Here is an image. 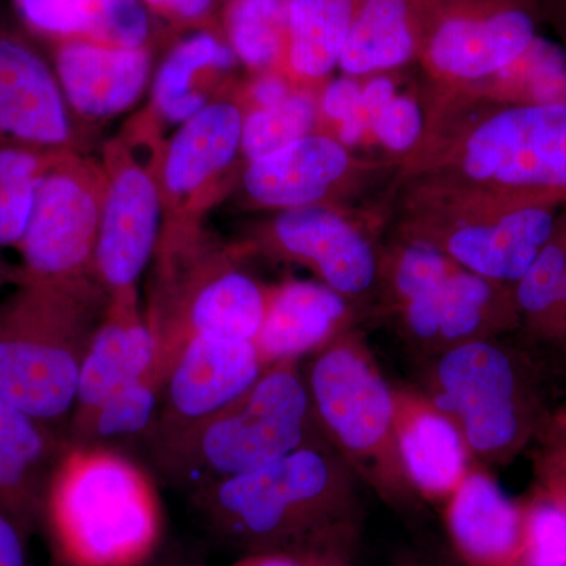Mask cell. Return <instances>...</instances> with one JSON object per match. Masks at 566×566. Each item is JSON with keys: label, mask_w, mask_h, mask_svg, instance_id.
<instances>
[{"label": "cell", "mask_w": 566, "mask_h": 566, "mask_svg": "<svg viewBox=\"0 0 566 566\" xmlns=\"http://www.w3.org/2000/svg\"><path fill=\"white\" fill-rule=\"evenodd\" d=\"M439 99L422 144L401 159L400 200L506 208L509 192L566 191V106L495 107L469 92Z\"/></svg>", "instance_id": "obj_1"}, {"label": "cell", "mask_w": 566, "mask_h": 566, "mask_svg": "<svg viewBox=\"0 0 566 566\" xmlns=\"http://www.w3.org/2000/svg\"><path fill=\"white\" fill-rule=\"evenodd\" d=\"M363 485L324 442L188 497L208 535L240 557L281 554L311 566H346L363 532Z\"/></svg>", "instance_id": "obj_2"}, {"label": "cell", "mask_w": 566, "mask_h": 566, "mask_svg": "<svg viewBox=\"0 0 566 566\" xmlns=\"http://www.w3.org/2000/svg\"><path fill=\"white\" fill-rule=\"evenodd\" d=\"M107 304L96 281L11 286L0 297V398L69 433L82 359Z\"/></svg>", "instance_id": "obj_3"}, {"label": "cell", "mask_w": 566, "mask_h": 566, "mask_svg": "<svg viewBox=\"0 0 566 566\" xmlns=\"http://www.w3.org/2000/svg\"><path fill=\"white\" fill-rule=\"evenodd\" d=\"M43 526L69 566H144L161 542V504L147 472L120 450L71 444Z\"/></svg>", "instance_id": "obj_4"}, {"label": "cell", "mask_w": 566, "mask_h": 566, "mask_svg": "<svg viewBox=\"0 0 566 566\" xmlns=\"http://www.w3.org/2000/svg\"><path fill=\"white\" fill-rule=\"evenodd\" d=\"M327 442L300 363L271 365L238 400L150 447L161 474L191 495Z\"/></svg>", "instance_id": "obj_5"}, {"label": "cell", "mask_w": 566, "mask_h": 566, "mask_svg": "<svg viewBox=\"0 0 566 566\" xmlns=\"http://www.w3.org/2000/svg\"><path fill=\"white\" fill-rule=\"evenodd\" d=\"M147 319L164 374L192 337L253 342L262 327L268 289L238 266V251L200 222L163 226Z\"/></svg>", "instance_id": "obj_6"}, {"label": "cell", "mask_w": 566, "mask_h": 566, "mask_svg": "<svg viewBox=\"0 0 566 566\" xmlns=\"http://www.w3.org/2000/svg\"><path fill=\"white\" fill-rule=\"evenodd\" d=\"M424 363L417 389L455 423L472 458L509 463L542 433L549 417L542 367L527 352L495 337Z\"/></svg>", "instance_id": "obj_7"}, {"label": "cell", "mask_w": 566, "mask_h": 566, "mask_svg": "<svg viewBox=\"0 0 566 566\" xmlns=\"http://www.w3.org/2000/svg\"><path fill=\"white\" fill-rule=\"evenodd\" d=\"M303 376L316 420L335 452L387 504L415 506L420 495L398 453L394 387L364 342L348 331L308 357Z\"/></svg>", "instance_id": "obj_8"}, {"label": "cell", "mask_w": 566, "mask_h": 566, "mask_svg": "<svg viewBox=\"0 0 566 566\" xmlns=\"http://www.w3.org/2000/svg\"><path fill=\"white\" fill-rule=\"evenodd\" d=\"M106 189L103 161L63 153L40 182L18 248L25 277L62 285L96 281L93 264Z\"/></svg>", "instance_id": "obj_9"}, {"label": "cell", "mask_w": 566, "mask_h": 566, "mask_svg": "<svg viewBox=\"0 0 566 566\" xmlns=\"http://www.w3.org/2000/svg\"><path fill=\"white\" fill-rule=\"evenodd\" d=\"M556 233L542 207L460 208L400 202L398 237L422 241L469 273L515 285Z\"/></svg>", "instance_id": "obj_10"}, {"label": "cell", "mask_w": 566, "mask_h": 566, "mask_svg": "<svg viewBox=\"0 0 566 566\" xmlns=\"http://www.w3.org/2000/svg\"><path fill=\"white\" fill-rule=\"evenodd\" d=\"M159 145L147 159L136 150L134 134L104 148L107 189L93 270L109 297L139 292L137 285L158 248L164 226Z\"/></svg>", "instance_id": "obj_11"}, {"label": "cell", "mask_w": 566, "mask_h": 566, "mask_svg": "<svg viewBox=\"0 0 566 566\" xmlns=\"http://www.w3.org/2000/svg\"><path fill=\"white\" fill-rule=\"evenodd\" d=\"M535 36L531 14L506 0H427L419 61L444 93L464 91L515 62Z\"/></svg>", "instance_id": "obj_12"}, {"label": "cell", "mask_w": 566, "mask_h": 566, "mask_svg": "<svg viewBox=\"0 0 566 566\" xmlns=\"http://www.w3.org/2000/svg\"><path fill=\"white\" fill-rule=\"evenodd\" d=\"M253 243L266 255L307 268L356 308L378 294L381 252L333 205L277 211Z\"/></svg>", "instance_id": "obj_13"}, {"label": "cell", "mask_w": 566, "mask_h": 566, "mask_svg": "<svg viewBox=\"0 0 566 566\" xmlns=\"http://www.w3.org/2000/svg\"><path fill=\"white\" fill-rule=\"evenodd\" d=\"M244 107L222 96L178 126L159 145L164 222H199L241 155Z\"/></svg>", "instance_id": "obj_14"}, {"label": "cell", "mask_w": 566, "mask_h": 566, "mask_svg": "<svg viewBox=\"0 0 566 566\" xmlns=\"http://www.w3.org/2000/svg\"><path fill=\"white\" fill-rule=\"evenodd\" d=\"M510 285L453 268L397 305L405 340L424 360L469 342L499 337L517 315Z\"/></svg>", "instance_id": "obj_15"}, {"label": "cell", "mask_w": 566, "mask_h": 566, "mask_svg": "<svg viewBox=\"0 0 566 566\" xmlns=\"http://www.w3.org/2000/svg\"><path fill=\"white\" fill-rule=\"evenodd\" d=\"M253 342L192 337L177 353L166 382L150 447L214 416L263 374Z\"/></svg>", "instance_id": "obj_16"}, {"label": "cell", "mask_w": 566, "mask_h": 566, "mask_svg": "<svg viewBox=\"0 0 566 566\" xmlns=\"http://www.w3.org/2000/svg\"><path fill=\"white\" fill-rule=\"evenodd\" d=\"M365 164L333 134L315 132L289 147L249 163L241 175L245 200L266 210L333 205L352 191Z\"/></svg>", "instance_id": "obj_17"}, {"label": "cell", "mask_w": 566, "mask_h": 566, "mask_svg": "<svg viewBox=\"0 0 566 566\" xmlns=\"http://www.w3.org/2000/svg\"><path fill=\"white\" fill-rule=\"evenodd\" d=\"M6 142L80 151L55 71L20 33L0 22V144Z\"/></svg>", "instance_id": "obj_18"}, {"label": "cell", "mask_w": 566, "mask_h": 566, "mask_svg": "<svg viewBox=\"0 0 566 566\" xmlns=\"http://www.w3.org/2000/svg\"><path fill=\"white\" fill-rule=\"evenodd\" d=\"M156 363V338L139 292L111 296L80 370L71 428L84 423L112 395L139 381Z\"/></svg>", "instance_id": "obj_19"}, {"label": "cell", "mask_w": 566, "mask_h": 566, "mask_svg": "<svg viewBox=\"0 0 566 566\" xmlns=\"http://www.w3.org/2000/svg\"><path fill=\"white\" fill-rule=\"evenodd\" d=\"M54 71L71 114L88 122L117 117L139 102L151 76L148 46L59 41Z\"/></svg>", "instance_id": "obj_20"}, {"label": "cell", "mask_w": 566, "mask_h": 566, "mask_svg": "<svg viewBox=\"0 0 566 566\" xmlns=\"http://www.w3.org/2000/svg\"><path fill=\"white\" fill-rule=\"evenodd\" d=\"M70 446L66 431L0 398V513L28 538L43 526L52 476Z\"/></svg>", "instance_id": "obj_21"}, {"label": "cell", "mask_w": 566, "mask_h": 566, "mask_svg": "<svg viewBox=\"0 0 566 566\" xmlns=\"http://www.w3.org/2000/svg\"><path fill=\"white\" fill-rule=\"evenodd\" d=\"M357 308L318 281H285L268 289L266 311L255 338L264 367L300 363L348 333Z\"/></svg>", "instance_id": "obj_22"}, {"label": "cell", "mask_w": 566, "mask_h": 566, "mask_svg": "<svg viewBox=\"0 0 566 566\" xmlns=\"http://www.w3.org/2000/svg\"><path fill=\"white\" fill-rule=\"evenodd\" d=\"M395 434L409 483L423 499H449L472 468L455 423L419 389L394 387Z\"/></svg>", "instance_id": "obj_23"}, {"label": "cell", "mask_w": 566, "mask_h": 566, "mask_svg": "<svg viewBox=\"0 0 566 566\" xmlns=\"http://www.w3.org/2000/svg\"><path fill=\"white\" fill-rule=\"evenodd\" d=\"M447 527L469 566H516L523 553V506L485 469L472 465L447 499Z\"/></svg>", "instance_id": "obj_24"}, {"label": "cell", "mask_w": 566, "mask_h": 566, "mask_svg": "<svg viewBox=\"0 0 566 566\" xmlns=\"http://www.w3.org/2000/svg\"><path fill=\"white\" fill-rule=\"evenodd\" d=\"M237 55L226 40L199 32L178 43L164 59L151 87V115L181 125L214 99L222 82L237 69Z\"/></svg>", "instance_id": "obj_25"}, {"label": "cell", "mask_w": 566, "mask_h": 566, "mask_svg": "<svg viewBox=\"0 0 566 566\" xmlns=\"http://www.w3.org/2000/svg\"><path fill=\"white\" fill-rule=\"evenodd\" d=\"M427 0H363L342 51L345 76L385 74L419 59Z\"/></svg>", "instance_id": "obj_26"}, {"label": "cell", "mask_w": 566, "mask_h": 566, "mask_svg": "<svg viewBox=\"0 0 566 566\" xmlns=\"http://www.w3.org/2000/svg\"><path fill=\"white\" fill-rule=\"evenodd\" d=\"M33 31L57 41L147 46L151 21L142 0H17Z\"/></svg>", "instance_id": "obj_27"}, {"label": "cell", "mask_w": 566, "mask_h": 566, "mask_svg": "<svg viewBox=\"0 0 566 566\" xmlns=\"http://www.w3.org/2000/svg\"><path fill=\"white\" fill-rule=\"evenodd\" d=\"M363 0H289L283 73L294 84L326 80L340 62Z\"/></svg>", "instance_id": "obj_28"}, {"label": "cell", "mask_w": 566, "mask_h": 566, "mask_svg": "<svg viewBox=\"0 0 566 566\" xmlns=\"http://www.w3.org/2000/svg\"><path fill=\"white\" fill-rule=\"evenodd\" d=\"M427 117L412 96L398 95L392 77H365L359 104L352 117L337 128L338 139L357 147L374 137L385 150L401 159L422 144Z\"/></svg>", "instance_id": "obj_29"}, {"label": "cell", "mask_w": 566, "mask_h": 566, "mask_svg": "<svg viewBox=\"0 0 566 566\" xmlns=\"http://www.w3.org/2000/svg\"><path fill=\"white\" fill-rule=\"evenodd\" d=\"M164 382L166 376L153 365L148 375L112 395L84 423L71 428V444L114 449L118 441H150L161 408Z\"/></svg>", "instance_id": "obj_30"}, {"label": "cell", "mask_w": 566, "mask_h": 566, "mask_svg": "<svg viewBox=\"0 0 566 566\" xmlns=\"http://www.w3.org/2000/svg\"><path fill=\"white\" fill-rule=\"evenodd\" d=\"M493 102L566 106V55L557 44L535 36L527 50L495 76L464 91Z\"/></svg>", "instance_id": "obj_31"}, {"label": "cell", "mask_w": 566, "mask_h": 566, "mask_svg": "<svg viewBox=\"0 0 566 566\" xmlns=\"http://www.w3.org/2000/svg\"><path fill=\"white\" fill-rule=\"evenodd\" d=\"M517 315L532 334L566 346V243L551 238L513 285Z\"/></svg>", "instance_id": "obj_32"}, {"label": "cell", "mask_w": 566, "mask_h": 566, "mask_svg": "<svg viewBox=\"0 0 566 566\" xmlns=\"http://www.w3.org/2000/svg\"><path fill=\"white\" fill-rule=\"evenodd\" d=\"M223 28L227 43L249 70L283 71L289 0H229Z\"/></svg>", "instance_id": "obj_33"}, {"label": "cell", "mask_w": 566, "mask_h": 566, "mask_svg": "<svg viewBox=\"0 0 566 566\" xmlns=\"http://www.w3.org/2000/svg\"><path fill=\"white\" fill-rule=\"evenodd\" d=\"M63 153L17 142L0 144V248H20L40 182Z\"/></svg>", "instance_id": "obj_34"}, {"label": "cell", "mask_w": 566, "mask_h": 566, "mask_svg": "<svg viewBox=\"0 0 566 566\" xmlns=\"http://www.w3.org/2000/svg\"><path fill=\"white\" fill-rule=\"evenodd\" d=\"M318 125V96L300 87L277 106L244 111L241 155L248 164L259 161L315 133Z\"/></svg>", "instance_id": "obj_35"}, {"label": "cell", "mask_w": 566, "mask_h": 566, "mask_svg": "<svg viewBox=\"0 0 566 566\" xmlns=\"http://www.w3.org/2000/svg\"><path fill=\"white\" fill-rule=\"evenodd\" d=\"M517 566H566V512L543 491L523 506Z\"/></svg>", "instance_id": "obj_36"}, {"label": "cell", "mask_w": 566, "mask_h": 566, "mask_svg": "<svg viewBox=\"0 0 566 566\" xmlns=\"http://www.w3.org/2000/svg\"><path fill=\"white\" fill-rule=\"evenodd\" d=\"M363 85L364 80L345 74L327 82L318 96L319 122L326 120L335 129L348 120L359 104Z\"/></svg>", "instance_id": "obj_37"}, {"label": "cell", "mask_w": 566, "mask_h": 566, "mask_svg": "<svg viewBox=\"0 0 566 566\" xmlns=\"http://www.w3.org/2000/svg\"><path fill=\"white\" fill-rule=\"evenodd\" d=\"M293 84L294 82L281 70L264 71L249 82L243 95L238 99L243 104L244 111L277 106L300 88Z\"/></svg>", "instance_id": "obj_38"}, {"label": "cell", "mask_w": 566, "mask_h": 566, "mask_svg": "<svg viewBox=\"0 0 566 566\" xmlns=\"http://www.w3.org/2000/svg\"><path fill=\"white\" fill-rule=\"evenodd\" d=\"M538 438L543 439V449L539 452L538 471L558 468L566 464V405L554 415L547 417L545 427Z\"/></svg>", "instance_id": "obj_39"}, {"label": "cell", "mask_w": 566, "mask_h": 566, "mask_svg": "<svg viewBox=\"0 0 566 566\" xmlns=\"http://www.w3.org/2000/svg\"><path fill=\"white\" fill-rule=\"evenodd\" d=\"M28 536L0 513V566H29Z\"/></svg>", "instance_id": "obj_40"}, {"label": "cell", "mask_w": 566, "mask_h": 566, "mask_svg": "<svg viewBox=\"0 0 566 566\" xmlns=\"http://www.w3.org/2000/svg\"><path fill=\"white\" fill-rule=\"evenodd\" d=\"M145 6L177 21H199L210 13L214 0H142Z\"/></svg>", "instance_id": "obj_41"}, {"label": "cell", "mask_w": 566, "mask_h": 566, "mask_svg": "<svg viewBox=\"0 0 566 566\" xmlns=\"http://www.w3.org/2000/svg\"><path fill=\"white\" fill-rule=\"evenodd\" d=\"M230 566H311L297 558L281 556V554H249L241 556Z\"/></svg>", "instance_id": "obj_42"}, {"label": "cell", "mask_w": 566, "mask_h": 566, "mask_svg": "<svg viewBox=\"0 0 566 566\" xmlns=\"http://www.w3.org/2000/svg\"><path fill=\"white\" fill-rule=\"evenodd\" d=\"M539 480H542L543 493L549 495L566 512V472L539 476Z\"/></svg>", "instance_id": "obj_43"}, {"label": "cell", "mask_w": 566, "mask_h": 566, "mask_svg": "<svg viewBox=\"0 0 566 566\" xmlns=\"http://www.w3.org/2000/svg\"><path fill=\"white\" fill-rule=\"evenodd\" d=\"M25 281V273L22 266L11 264L0 255V290L11 289L18 283Z\"/></svg>", "instance_id": "obj_44"}, {"label": "cell", "mask_w": 566, "mask_h": 566, "mask_svg": "<svg viewBox=\"0 0 566 566\" xmlns=\"http://www.w3.org/2000/svg\"><path fill=\"white\" fill-rule=\"evenodd\" d=\"M153 566H199L197 564H193V562L188 560V558L177 556V554H172V556H167L164 558V560L158 562V564H155Z\"/></svg>", "instance_id": "obj_45"}, {"label": "cell", "mask_w": 566, "mask_h": 566, "mask_svg": "<svg viewBox=\"0 0 566 566\" xmlns=\"http://www.w3.org/2000/svg\"><path fill=\"white\" fill-rule=\"evenodd\" d=\"M394 566H433L428 564V562L422 560V558L409 556L400 558Z\"/></svg>", "instance_id": "obj_46"}, {"label": "cell", "mask_w": 566, "mask_h": 566, "mask_svg": "<svg viewBox=\"0 0 566 566\" xmlns=\"http://www.w3.org/2000/svg\"><path fill=\"white\" fill-rule=\"evenodd\" d=\"M562 472H566V464L558 465V468L549 469V471L539 472V476L553 475V474H562Z\"/></svg>", "instance_id": "obj_47"}, {"label": "cell", "mask_w": 566, "mask_h": 566, "mask_svg": "<svg viewBox=\"0 0 566 566\" xmlns=\"http://www.w3.org/2000/svg\"><path fill=\"white\" fill-rule=\"evenodd\" d=\"M517 566V565H516Z\"/></svg>", "instance_id": "obj_48"}]
</instances>
